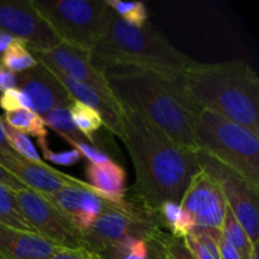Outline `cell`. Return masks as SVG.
Returning <instances> with one entry per match:
<instances>
[{"mask_svg":"<svg viewBox=\"0 0 259 259\" xmlns=\"http://www.w3.org/2000/svg\"><path fill=\"white\" fill-rule=\"evenodd\" d=\"M121 110V142L136 171V199L151 212L166 201L180 202L190 180L200 171L196 152L180 147L137 111Z\"/></svg>","mask_w":259,"mask_h":259,"instance_id":"1","label":"cell"},{"mask_svg":"<svg viewBox=\"0 0 259 259\" xmlns=\"http://www.w3.org/2000/svg\"><path fill=\"white\" fill-rule=\"evenodd\" d=\"M104 73L121 108L139 113L182 148L199 151L194 126L201 110L185 93L181 73L167 75L134 66H113Z\"/></svg>","mask_w":259,"mask_h":259,"instance_id":"2","label":"cell"},{"mask_svg":"<svg viewBox=\"0 0 259 259\" xmlns=\"http://www.w3.org/2000/svg\"><path fill=\"white\" fill-rule=\"evenodd\" d=\"M180 78L199 110L217 113L259 134V77L249 63L195 62Z\"/></svg>","mask_w":259,"mask_h":259,"instance_id":"3","label":"cell"},{"mask_svg":"<svg viewBox=\"0 0 259 259\" xmlns=\"http://www.w3.org/2000/svg\"><path fill=\"white\" fill-rule=\"evenodd\" d=\"M90 57L103 72L113 66H134L167 75H179L196 62L174 47L149 22L143 27H134L113 10L108 30Z\"/></svg>","mask_w":259,"mask_h":259,"instance_id":"4","label":"cell"},{"mask_svg":"<svg viewBox=\"0 0 259 259\" xmlns=\"http://www.w3.org/2000/svg\"><path fill=\"white\" fill-rule=\"evenodd\" d=\"M194 131L199 151L237 172L259 194V134L209 110L200 111Z\"/></svg>","mask_w":259,"mask_h":259,"instance_id":"5","label":"cell"},{"mask_svg":"<svg viewBox=\"0 0 259 259\" xmlns=\"http://www.w3.org/2000/svg\"><path fill=\"white\" fill-rule=\"evenodd\" d=\"M61 42L93 52L106 33L111 9L105 0H32Z\"/></svg>","mask_w":259,"mask_h":259,"instance_id":"6","label":"cell"},{"mask_svg":"<svg viewBox=\"0 0 259 259\" xmlns=\"http://www.w3.org/2000/svg\"><path fill=\"white\" fill-rule=\"evenodd\" d=\"M159 229L154 212L148 211L136 196H126L121 204L109 202L93 227L82 233L83 248L101 254L124 238L133 235L147 240Z\"/></svg>","mask_w":259,"mask_h":259,"instance_id":"7","label":"cell"},{"mask_svg":"<svg viewBox=\"0 0 259 259\" xmlns=\"http://www.w3.org/2000/svg\"><path fill=\"white\" fill-rule=\"evenodd\" d=\"M196 158L200 168L207 172L218 182L224 195L227 205L243 227L244 232L247 233L252 244H258V192H255L240 175L223 164L222 162L212 158L205 152L196 151Z\"/></svg>","mask_w":259,"mask_h":259,"instance_id":"8","label":"cell"},{"mask_svg":"<svg viewBox=\"0 0 259 259\" xmlns=\"http://www.w3.org/2000/svg\"><path fill=\"white\" fill-rule=\"evenodd\" d=\"M23 217L37 234L62 248H83L82 233L60 209L39 192L23 189L14 192Z\"/></svg>","mask_w":259,"mask_h":259,"instance_id":"9","label":"cell"},{"mask_svg":"<svg viewBox=\"0 0 259 259\" xmlns=\"http://www.w3.org/2000/svg\"><path fill=\"white\" fill-rule=\"evenodd\" d=\"M0 32L23 40L37 52H47L62 43L32 0H0Z\"/></svg>","mask_w":259,"mask_h":259,"instance_id":"10","label":"cell"},{"mask_svg":"<svg viewBox=\"0 0 259 259\" xmlns=\"http://www.w3.org/2000/svg\"><path fill=\"white\" fill-rule=\"evenodd\" d=\"M29 51L38 61L47 65L48 67L58 70L73 80L89 86L109 104L116 108H121L109 88L105 73L99 70L91 61L90 52L63 42L47 52Z\"/></svg>","mask_w":259,"mask_h":259,"instance_id":"11","label":"cell"},{"mask_svg":"<svg viewBox=\"0 0 259 259\" xmlns=\"http://www.w3.org/2000/svg\"><path fill=\"white\" fill-rule=\"evenodd\" d=\"M180 205L191 215L195 228L222 229L227 201L218 182L204 169L200 168L190 180Z\"/></svg>","mask_w":259,"mask_h":259,"instance_id":"12","label":"cell"},{"mask_svg":"<svg viewBox=\"0 0 259 259\" xmlns=\"http://www.w3.org/2000/svg\"><path fill=\"white\" fill-rule=\"evenodd\" d=\"M0 166L17 177L28 189L42 195H53L65 187H77L99 195V192L88 182L63 174L47 163L37 164L28 162L18 154H5L0 152Z\"/></svg>","mask_w":259,"mask_h":259,"instance_id":"13","label":"cell"},{"mask_svg":"<svg viewBox=\"0 0 259 259\" xmlns=\"http://www.w3.org/2000/svg\"><path fill=\"white\" fill-rule=\"evenodd\" d=\"M17 77V88L27 96L30 110L38 115H46L53 109L67 108L72 103V98L65 86L40 61L30 70L18 73Z\"/></svg>","mask_w":259,"mask_h":259,"instance_id":"14","label":"cell"},{"mask_svg":"<svg viewBox=\"0 0 259 259\" xmlns=\"http://www.w3.org/2000/svg\"><path fill=\"white\" fill-rule=\"evenodd\" d=\"M43 196L60 209L81 233L93 227L106 205L110 202L94 192L77 187H65L56 194Z\"/></svg>","mask_w":259,"mask_h":259,"instance_id":"15","label":"cell"},{"mask_svg":"<svg viewBox=\"0 0 259 259\" xmlns=\"http://www.w3.org/2000/svg\"><path fill=\"white\" fill-rule=\"evenodd\" d=\"M57 249L58 245L37 233L0 223V259H51Z\"/></svg>","mask_w":259,"mask_h":259,"instance_id":"16","label":"cell"},{"mask_svg":"<svg viewBox=\"0 0 259 259\" xmlns=\"http://www.w3.org/2000/svg\"><path fill=\"white\" fill-rule=\"evenodd\" d=\"M51 71L55 73V76L60 80V82L65 86L72 100L80 101V103L95 109L103 118V123L106 126V129L110 133L115 134L118 138H123V123H121L123 110H121V108H116V106L111 105L105 99L101 98L96 91H94L93 89L73 80L70 76L60 72L58 70L51 68Z\"/></svg>","mask_w":259,"mask_h":259,"instance_id":"17","label":"cell"},{"mask_svg":"<svg viewBox=\"0 0 259 259\" xmlns=\"http://www.w3.org/2000/svg\"><path fill=\"white\" fill-rule=\"evenodd\" d=\"M88 184L99 192L103 199L114 204H121L126 197V172L113 159L105 163H89L86 167Z\"/></svg>","mask_w":259,"mask_h":259,"instance_id":"18","label":"cell"},{"mask_svg":"<svg viewBox=\"0 0 259 259\" xmlns=\"http://www.w3.org/2000/svg\"><path fill=\"white\" fill-rule=\"evenodd\" d=\"M159 228L174 238L184 239L195 229V222L191 215L181 207L180 202L166 201L154 211Z\"/></svg>","mask_w":259,"mask_h":259,"instance_id":"19","label":"cell"},{"mask_svg":"<svg viewBox=\"0 0 259 259\" xmlns=\"http://www.w3.org/2000/svg\"><path fill=\"white\" fill-rule=\"evenodd\" d=\"M2 120L10 128L25 134L35 137L39 147L47 146L48 129L43 121L42 116L38 115L30 109H19V110L8 111L2 116Z\"/></svg>","mask_w":259,"mask_h":259,"instance_id":"20","label":"cell"},{"mask_svg":"<svg viewBox=\"0 0 259 259\" xmlns=\"http://www.w3.org/2000/svg\"><path fill=\"white\" fill-rule=\"evenodd\" d=\"M219 233L220 230L195 228L191 234L184 238V242L195 259H220Z\"/></svg>","mask_w":259,"mask_h":259,"instance_id":"21","label":"cell"},{"mask_svg":"<svg viewBox=\"0 0 259 259\" xmlns=\"http://www.w3.org/2000/svg\"><path fill=\"white\" fill-rule=\"evenodd\" d=\"M71 119L76 128L81 134L90 142L93 146L96 147L95 133L104 125L103 118L95 109L80 103V101L72 100L68 106Z\"/></svg>","mask_w":259,"mask_h":259,"instance_id":"22","label":"cell"},{"mask_svg":"<svg viewBox=\"0 0 259 259\" xmlns=\"http://www.w3.org/2000/svg\"><path fill=\"white\" fill-rule=\"evenodd\" d=\"M46 126L55 131L58 136L62 137L68 144L71 143H89L91 144L82 134L78 132L76 125L71 119L70 111L67 108H57L51 110L42 116ZM93 146V144H91Z\"/></svg>","mask_w":259,"mask_h":259,"instance_id":"23","label":"cell"},{"mask_svg":"<svg viewBox=\"0 0 259 259\" xmlns=\"http://www.w3.org/2000/svg\"><path fill=\"white\" fill-rule=\"evenodd\" d=\"M220 232H222V235L225 238V240L230 243L234 247V249L239 253L240 258L250 259V254H252V249L254 244H252L247 233L244 232L243 227L239 224V222L234 217V214H233L228 205L227 209H225L224 220H223Z\"/></svg>","mask_w":259,"mask_h":259,"instance_id":"24","label":"cell"},{"mask_svg":"<svg viewBox=\"0 0 259 259\" xmlns=\"http://www.w3.org/2000/svg\"><path fill=\"white\" fill-rule=\"evenodd\" d=\"M0 63L9 72L18 75L34 67L38 61L29 51L27 43L20 39H14L2 55Z\"/></svg>","mask_w":259,"mask_h":259,"instance_id":"25","label":"cell"},{"mask_svg":"<svg viewBox=\"0 0 259 259\" xmlns=\"http://www.w3.org/2000/svg\"><path fill=\"white\" fill-rule=\"evenodd\" d=\"M0 223L14 229L35 233L32 225L25 220L15 200L14 191L0 184Z\"/></svg>","mask_w":259,"mask_h":259,"instance_id":"26","label":"cell"},{"mask_svg":"<svg viewBox=\"0 0 259 259\" xmlns=\"http://www.w3.org/2000/svg\"><path fill=\"white\" fill-rule=\"evenodd\" d=\"M148 243L138 237H126L101 253L104 259H148Z\"/></svg>","mask_w":259,"mask_h":259,"instance_id":"27","label":"cell"},{"mask_svg":"<svg viewBox=\"0 0 259 259\" xmlns=\"http://www.w3.org/2000/svg\"><path fill=\"white\" fill-rule=\"evenodd\" d=\"M108 7L116 15L134 27H143L148 22V10L143 2H121V0H105Z\"/></svg>","mask_w":259,"mask_h":259,"instance_id":"28","label":"cell"},{"mask_svg":"<svg viewBox=\"0 0 259 259\" xmlns=\"http://www.w3.org/2000/svg\"><path fill=\"white\" fill-rule=\"evenodd\" d=\"M3 128H4L5 137H7V141L8 143H9L10 148H12L18 156L24 158L25 161L32 162V163H37V164L46 163V162L39 157V154H38L37 152V148H35L34 144L32 143L29 137L20 133V132L15 131V129L10 128V126L8 125V124H5L4 121H3Z\"/></svg>","mask_w":259,"mask_h":259,"instance_id":"29","label":"cell"},{"mask_svg":"<svg viewBox=\"0 0 259 259\" xmlns=\"http://www.w3.org/2000/svg\"><path fill=\"white\" fill-rule=\"evenodd\" d=\"M158 240L167 259H195L181 238H174L162 230L158 234Z\"/></svg>","mask_w":259,"mask_h":259,"instance_id":"30","label":"cell"},{"mask_svg":"<svg viewBox=\"0 0 259 259\" xmlns=\"http://www.w3.org/2000/svg\"><path fill=\"white\" fill-rule=\"evenodd\" d=\"M0 108L5 113H8V111L19 110V109H30V105L27 96L19 89L14 88L2 93V95H0Z\"/></svg>","mask_w":259,"mask_h":259,"instance_id":"31","label":"cell"},{"mask_svg":"<svg viewBox=\"0 0 259 259\" xmlns=\"http://www.w3.org/2000/svg\"><path fill=\"white\" fill-rule=\"evenodd\" d=\"M42 152L45 158L48 162H52V163L62 164V166H72V164L78 163V162L82 159V156L78 153L76 149L72 151H62V152H55L47 146L42 147Z\"/></svg>","mask_w":259,"mask_h":259,"instance_id":"32","label":"cell"},{"mask_svg":"<svg viewBox=\"0 0 259 259\" xmlns=\"http://www.w3.org/2000/svg\"><path fill=\"white\" fill-rule=\"evenodd\" d=\"M71 146L82 156V158H86L90 163L100 164L105 163V162L111 159L109 154H106L105 152L89 143H71Z\"/></svg>","mask_w":259,"mask_h":259,"instance_id":"33","label":"cell"},{"mask_svg":"<svg viewBox=\"0 0 259 259\" xmlns=\"http://www.w3.org/2000/svg\"><path fill=\"white\" fill-rule=\"evenodd\" d=\"M51 259H104L100 254L86 248H62L58 247Z\"/></svg>","mask_w":259,"mask_h":259,"instance_id":"34","label":"cell"},{"mask_svg":"<svg viewBox=\"0 0 259 259\" xmlns=\"http://www.w3.org/2000/svg\"><path fill=\"white\" fill-rule=\"evenodd\" d=\"M0 184L4 185L5 187H8V189H10L14 192L20 191V190L23 189H27V186H25L24 184H22L17 177L13 176V175L10 174L9 171H7L3 166H0Z\"/></svg>","mask_w":259,"mask_h":259,"instance_id":"35","label":"cell"},{"mask_svg":"<svg viewBox=\"0 0 259 259\" xmlns=\"http://www.w3.org/2000/svg\"><path fill=\"white\" fill-rule=\"evenodd\" d=\"M218 245H219L220 259H242L239 253L234 249V247L225 240V238L222 235V232L218 235Z\"/></svg>","mask_w":259,"mask_h":259,"instance_id":"36","label":"cell"},{"mask_svg":"<svg viewBox=\"0 0 259 259\" xmlns=\"http://www.w3.org/2000/svg\"><path fill=\"white\" fill-rule=\"evenodd\" d=\"M18 77L15 73L9 72L4 66L0 63V93L17 88Z\"/></svg>","mask_w":259,"mask_h":259,"instance_id":"37","label":"cell"},{"mask_svg":"<svg viewBox=\"0 0 259 259\" xmlns=\"http://www.w3.org/2000/svg\"><path fill=\"white\" fill-rule=\"evenodd\" d=\"M0 152L5 154H17L12 148H10L9 143L7 141V137H5L4 128H3V121L2 116H0Z\"/></svg>","mask_w":259,"mask_h":259,"instance_id":"38","label":"cell"},{"mask_svg":"<svg viewBox=\"0 0 259 259\" xmlns=\"http://www.w3.org/2000/svg\"><path fill=\"white\" fill-rule=\"evenodd\" d=\"M14 39H17V38L0 32V56H2L5 51H7V48L12 45V42Z\"/></svg>","mask_w":259,"mask_h":259,"instance_id":"39","label":"cell"},{"mask_svg":"<svg viewBox=\"0 0 259 259\" xmlns=\"http://www.w3.org/2000/svg\"><path fill=\"white\" fill-rule=\"evenodd\" d=\"M250 259H259V250H258V244L253 245L252 254H250Z\"/></svg>","mask_w":259,"mask_h":259,"instance_id":"40","label":"cell"}]
</instances>
